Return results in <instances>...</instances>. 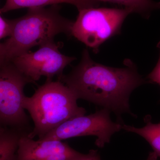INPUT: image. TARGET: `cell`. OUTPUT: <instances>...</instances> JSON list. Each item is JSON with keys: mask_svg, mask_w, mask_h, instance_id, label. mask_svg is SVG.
I'll return each instance as SVG.
<instances>
[{"mask_svg": "<svg viewBox=\"0 0 160 160\" xmlns=\"http://www.w3.org/2000/svg\"><path fill=\"white\" fill-rule=\"evenodd\" d=\"M124 65L126 67L118 68L98 63L84 49L78 65L58 80L66 85L78 99L86 100L117 114L131 113L130 94L146 81L131 60H125Z\"/></svg>", "mask_w": 160, "mask_h": 160, "instance_id": "obj_1", "label": "cell"}, {"mask_svg": "<svg viewBox=\"0 0 160 160\" xmlns=\"http://www.w3.org/2000/svg\"><path fill=\"white\" fill-rule=\"evenodd\" d=\"M60 10L59 5L29 8L26 14L16 18L11 36L0 44V64L53 42L58 34L71 36L73 22L63 17Z\"/></svg>", "mask_w": 160, "mask_h": 160, "instance_id": "obj_2", "label": "cell"}, {"mask_svg": "<svg viewBox=\"0 0 160 160\" xmlns=\"http://www.w3.org/2000/svg\"><path fill=\"white\" fill-rule=\"evenodd\" d=\"M77 98L60 80H46L31 97L25 96L24 109L29 112L34 128L28 135L33 139L46 134L70 119L85 115L86 109L78 106Z\"/></svg>", "mask_w": 160, "mask_h": 160, "instance_id": "obj_3", "label": "cell"}, {"mask_svg": "<svg viewBox=\"0 0 160 160\" xmlns=\"http://www.w3.org/2000/svg\"><path fill=\"white\" fill-rule=\"evenodd\" d=\"M78 11L72 28V36L96 53L103 43L120 34L124 21L132 13L125 8L91 7Z\"/></svg>", "mask_w": 160, "mask_h": 160, "instance_id": "obj_4", "label": "cell"}, {"mask_svg": "<svg viewBox=\"0 0 160 160\" xmlns=\"http://www.w3.org/2000/svg\"><path fill=\"white\" fill-rule=\"evenodd\" d=\"M33 83L11 62L0 64V123L2 126L29 131L23 106L24 87Z\"/></svg>", "mask_w": 160, "mask_h": 160, "instance_id": "obj_5", "label": "cell"}, {"mask_svg": "<svg viewBox=\"0 0 160 160\" xmlns=\"http://www.w3.org/2000/svg\"><path fill=\"white\" fill-rule=\"evenodd\" d=\"M110 110L103 108L89 115L80 116L66 121L39 140H62L78 137L94 136L95 144L102 148L110 142L112 136L122 129L119 123L112 122Z\"/></svg>", "mask_w": 160, "mask_h": 160, "instance_id": "obj_6", "label": "cell"}, {"mask_svg": "<svg viewBox=\"0 0 160 160\" xmlns=\"http://www.w3.org/2000/svg\"><path fill=\"white\" fill-rule=\"evenodd\" d=\"M60 46L59 43L53 41L40 46L37 51L20 55L11 62L33 83L42 76L46 80H52L56 76L59 79L66 66L76 59L62 54Z\"/></svg>", "mask_w": 160, "mask_h": 160, "instance_id": "obj_7", "label": "cell"}, {"mask_svg": "<svg viewBox=\"0 0 160 160\" xmlns=\"http://www.w3.org/2000/svg\"><path fill=\"white\" fill-rule=\"evenodd\" d=\"M28 134L20 139L17 160H69L79 153L62 141H35Z\"/></svg>", "mask_w": 160, "mask_h": 160, "instance_id": "obj_8", "label": "cell"}, {"mask_svg": "<svg viewBox=\"0 0 160 160\" xmlns=\"http://www.w3.org/2000/svg\"><path fill=\"white\" fill-rule=\"evenodd\" d=\"M61 3H67L75 6L78 10L96 7L99 3L92 0H6V3L0 9V13L27 8L45 7L47 6L59 5Z\"/></svg>", "mask_w": 160, "mask_h": 160, "instance_id": "obj_9", "label": "cell"}, {"mask_svg": "<svg viewBox=\"0 0 160 160\" xmlns=\"http://www.w3.org/2000/svg\"><path fill=\"white\" fill-rule=\"evenodd\" d=\"M30 132L1 126L0 128V160H17L20 139Z\"/></svg>", "mask_w": 160, "mask_h": 160, "instance_id": "obj_10", "label": "cell"}, {"mask_svg": "<svg viewBox=\"0 0 160 160\" xmlns=\"http://www.w3.org/2000/svg\"><path fill=\"white\" fill-rule=\"evenodd\" d=\"M146 117V125L142 128H137L133 126L124 125L122 129L134 132L144 138L150 144L153 149L152 152L158 158L160 157V123H152L150 118Z\"/></svg>", "mask_w": 160, "mask_h": 160, "instance_id": "obj_11", "label": "cell"}, {"mask_svg": "<svg viewBox=\"0 0 160 160\" xmlns=\"http://www.w3.org/2000/svg\"><path fill=\"white\" fill-rule=\"evenodd\" d=\"M100 2H109L118 4L129 9L145 18H149L152 10L160 9V2H156L152 0H92Z\"/></svg>", "mask_w": 160, "mask_h": 160, "instance_id": "obj_12", "label": "cell"}, {"mask_svg": "<svg viewBox=\"0 0 160 160\" xmlns=\"http://www.w3.org/2000/svg\"><path fill=\"white\" fill-rule=\"evenodd\" d=\"M15 19L10 20L4 17L2 15L0 16V39L9 38L11 36L15 26Z\"/></svg>", "mask_w": 160, "mask_h": 160, "instance_id": "obj_13", "label": "cell"}, {"mask_svg": "<svg viewBox=\"0 0 160 160\" xmlns=\"http://www.w3.org/2000/svg\"><path fill=\"white\" fill-rule=\"evenodd\" d=\"M69 160H101L99 153L98 150H89V152L87 154L79 152L78 154L74 158Z\"/></svg>", "mask_w": 160, "mask_h": 160, "instance_id": "obj_14", "label": "cell"}, {"mask_svg": "<svg viewBox=\"0 0 160 160\" xmlns=\"http://www.w3.org/2000/svg\"><path fill=\"white\" fill-rule=\"evenodd\" d=\"M147 79H149V82L156 83L160 86V50L159 58L157 64L154 69L148 75Z\"/></svg>", "mask_w": 160, "mask_h": 160, "instance_id": "obj_15", "label": "cell"}, {"mask_svg": "<svg viewBox=\"0 0 160 160\" xmlns=\"http://www.w3.org/2000/svg\"><path fill=\"white\" fill-rule=\"evenodd\" d=\"M158 158L154 154L153 152H151L149 154L148 158L146 160H158Z\"/></svg>", "mask_w": 160, "mask_h": 160, "instance_id": "obj_16", "label": "cell"}]
</instances>
